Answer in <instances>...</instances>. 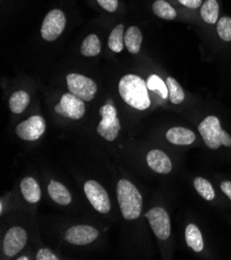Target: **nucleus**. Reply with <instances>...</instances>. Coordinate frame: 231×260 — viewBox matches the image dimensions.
<instances>
[{
	"instance_id": "1",
	"label": "nucleus",
	"mask_w": 231,
	"mask_h": 260,
	"mask_svg": "<svg viewBox=\"0 0 231 260\" xmlns=\"http://www.w3.org/2000/svg\"><path fill=\"white\" fill-rule=\"evenodd\" d=\"M147 89L146 82L142 78L133 74L123 76L118 84L121 99L127 105L138 110H145L150 106Z\"/></svg>"
},
{
	"instance_id": "2",
	"label": "nucleus",
	"mask_w": 231,
	"mask_h": 260,
	"mask_svg": "<svg viewBox=\"0 0 231 260\" xmlns=\"http://www.w3.org/2000/svg\"><path fill=\"white\" fill-rule=\"evenodd\" d=\"M117 200L125 220L137 219L142 210V196L130 180L120 179L117 184Z\"/></svg>"
},
{
	"instance_id": "3",
	"label": "nucleus",
	"mask_w": 231,
	"mask_h": 260,
	"mask_svg": "<svg viewBox=\"0 0 231 260\" xmlns=\"http://www.w3.org/2000/svg\"><path fill=\"white\" fill-rule=\"evenodd\" d=\"M199 133L210 148L218 149L221 145L231 147V137L221 126V122L216 116L205 117L198 125Z\"/></svg>"
},
{
	"instance_id": "4",
	"label": "nucleus",
	"mask_w": 231,
	"mask_h": 260,
	"mask_svg": "<svg viewBox=\"0 0 231 260\" xmlns=\"http://www.w3.org/2000/svg\"><path fill=\"white\" fill-rule=\"evenodd\" d=\"M102 120L96 126L97 134L107 141H114L120 131V121L117 118L116 109L111 104H106L100 109Z\"/></svg>"
},
{
	"instance_id": "5",
	"label": "nucleus",
	"mask_w": 231,
	"mask_h": 260,
	"mask_svg": "<svg viewBox=\"0 0 231 260\" xmlns=\"http://www.w3.org/2000/svg\"><path fill=\"white\" fill-rule=\"evenodd\" d=\"M67 83L70 92L79 96L83 101L89 102L93 100L97 91L95 82L81 74H69L67 76Z\"/></svg>"
},
{
	"instance_id": "6",
	"label": "nucleus",
	"mask_w": 231,
	"mask_h": 260,
	"mask_svg": "<svg viewBox=\"0 0 231 260\" xmlns=\"http://www.w3.org/2000/svg\"><path fill=\"white\" fill-rule=\"evenodd\" d=\"M65 23V16L60 10H53L48 13L44 19L41 28V35L43 39L48 42H52L58 39L64 30Z\"/></svg>"
},
{
	"instance_id": "7",
	"label": "nucleus",
	"mask_w": 231,
	"mask_h": 260,
	"mask_svg": "<svg viewBox=\"0 0 231 260\" xmlns=\"http://www.w3.org/2000/svg\"><path fill=\"white\" fill-rule=\"evenodd\" d=\"M84 192L93 209L101 214H108L111 210V202L106 190L97 181L88 180L84 185Z\"/></svg>"
},
{
	"instance_id": "8",
	"label": "nucleus",
	"mask_w": 231,
	"mask_h": 260,
	"mask_svg": "<svg viewBox=\"0 0 231 260\" xmlns=\"http://www.w3.org/2000/svg\"><path fill=\"white\" fill-rule=\"evenodd\" d=\"M55 112L71 119H80L85 114V104L82 99L73 93H64L58 105L55 106Z\"/></svg>"
},
{
	"instance_id": "9",
	"label": "nucleus",
	"mask_w": 231,
	"mask_h": 260,
	"mask_svg": "<svg viewBox=\"0 0 231 260\" xmlns=\"http://www.w3.org/2000/svg\"><path fill=\"white\" fill-rule=\"evenodd\" d=\"M46 131V121L40 115H34L20 122L16 127V134L25 141H36L40 139Z\"/></svg>"
},
{
	"instance_id": "10",
	"label": "nucleus",
	"mask_w": 231,
	"mask_h": 260,
	"mask_svg": "<svg viewBox=\"0 0 231 260\" xmlns=\"http://www.w3.org/2000/svg\"><path fill=\"white\" fill-rule=\"evenodd\" d=\"M145 217L147 218L149 225L159 240L165 241L169 238L171 233L170 219L167 212L162 207H155L149 210Z\"/></svg>"
},
{
	"instance_id": "11",
	"label": "nucleus",
	"mask_w": 231,
	"mask_h": 260,
	"mask_svg": "<svg viewBox=\"0 0 231 260\" xmlns=\"http://www.w3.org/2000/svg\"><path fill=\"white\" fill-rule=\"evenodd\" d=\"M27 233L23 228L15 226L10 228L4 240V252L8 257H14L26 245Z\"/></svg>"
},
{
	"instance_id": "12",
	"label": "nucleus",
	"mask_w": 231,
	"mask_h": 260,
	"mask_svg": "<svg viewBox=\"0 0 231 260\" xmlns=\"http://www.w3.org/2000/svg\"><path fill=\"white\" fill-rule=\"evenodd\" d=\"M98 237V231L88 225H77L69 228L65 232V241L73 245L84 246L94 242Z\"/></svg>"
},
{
	"instance_id": "13",
	"label": "nucleus",
	"mask_w": 231,
	"mask_h": 260,
	"mask_svg": "<svg viewBox=\"0 0 231 260\" xmlns=\"http://www.w3.org/2000/svg\"><path fill=\"white\" fill-rule=\"evenodd\" d=\"M147 165L158 173L167 174L172 169V163L168 155L160 150V149H152L146 155Z\"/></svg>"
},
{
	"instance_id": "14",
	"label": "nucleus",
	"mask_w": 231,
	"mask_h": 260,
	"mask_svg": "<svg viewBox=\"0 0 231 260\" xmlns=\"http://www.w3.org/2000/svg\"><path fill=\"white\" fill-rule=\"evenodd\" d=\"M166 138L169 142L175 145H190L195 141L196 136L194 132L189 128L174 126L166 133Z\"/></svg>"
},
{
	"instance_id": "15",
	"label": "nucleus",
	"mask_w": 231,
	"mask_h": 260,
	"mask_svg": "<svg viewBox=\"0 0 231 260\" xmlns=\"http://www.w3.org/2000/svg\"><path fill=\"white\" fill-rule=\"evenodd\" d=\"M20 189L24 199L29 203H37L40 201L42 192L38 181L34 177H25L20 184Z\"/></svg>"
},
{
	"instance_id": "16",
	"label": "nucleus",
	"mask_w": 231,
	"mask_h": 260,
	"mask_svg": "<svg viewBox=\"0 0 231 260\" xmlns=\"http://www.w3.org/2000/svg\"><path fill=\"white\" fill-rule=\"evenodd\" d=\"M48 193L50 197L52 198L57 204L68 205L72 201V196L70 191L58 181L51 180L48 186Z\"/></svg>"
},
{
	"instance_id": "17",
	"label": "nucleus",
	"mask_w": 231,
	"mask_h": 260,
	"mask_svg": "<svg viewBox=\"0 0 231 260\" xmlns=\"http://www.w3.org/2000/svg\"><path fill=\"white\" fill-rule=\"evenodd\" d=\"M124 44L127 51L132 54H137L142 44V34L136 26H131L124 34Z\"/></svg>"
},
{
	"instance_id": "18",
	"label": "nucleus",
	"mask_w": 231,
	"mask_h": 260,
	"mask_svg": "<svg viewBox=\"0 0 231 260\" xmlns=\"http://www.w3.org/2000/svg\"><path fill=\"white\" fill-rule=\"evenodd\" d=\"M186 242L187 245L195 252H201L204 248L202 235L195 224H189L186 227Z\"/></svg>"
},
{
	"instance_id": "19",
	"label": "nucleus",
	"mask_w": 231,
	"mask_h": 260,
	"mask_svg": "<svg viewBox=\"0 0 231 260\" xmlns=\"http://www.w3.org/2000/svg\"><path fill=\"white\" fill-rule=\"evenodd\" d=\"M29 102H30L29 94L23 90H19L12 94L10 99V108L13 113L20 114L26 109Z\"/></svg>"
},
{
	"instance_id": "20",
	"label": "nucleus",
	"mask_w": 231,
	"mask_h": 260,
	"mask_svg": "<svg viewBox=\"0 0 231 260\" xmlns=\"http://www.w3.org/2000/svg\"><path fill=\"white\" fill-rule=\"evenodd\" d=\"M101 48H102V45H101L100 39L97 38L96 35L91 34L84 39L81 45L80 51L82 55L86 57H93L100 54Z\"/></svg>"
},
{
	"instance_id": "21",
	"label": "nucleus",
	"mask_w": 231,
	"mask_h": 260,
	"mask_svg": "<svg viewBox=\"0 0 231 260\" xmlns=\"http://www.w3.org/2000/svg\"><path fill=\"white\" fill-rule=\"evenodd\" d=\"M201 18L209 24H215L219 17V4L217 0H207L200 10Z\"/></svg>"
},
{
	"instance_id": "22",
	"label": "nucleus",
	"mask_w": 231,
	"mask_h": 260,
	"mask_svg": "<svg viewBox=\"0 0 231 260\" xmlns=\"http://www.w3.org/2000/svg\"><path fill=\"white\" fill-rule=\"evenodd\" d=\"M194 188L205 200L211 201L216 197V193L212 184L203 177H196L194 179Z\"/></svg>"
},
{
	"instance_id": "23",
	"label": "nucleus",
	"mask_w": 231,
	"mask_h": 260,
	"mask_svg": "<svg viewBox=\"0 0 231 260\" xmlns=\"http://www.w3.org/2000/svg\"><path fill=\"white\" fill-rule=\"evenodd\" d=\"M123 25L118 24L116 27L111 31L109 39H108V46L113 51L118 53L123 49L124 44V34H123Z\"/></svg>"
},
{
	"instance_id": "24",
	"label": "nucleus",
	"mask_w": 231,
	"mask_h": 260,
	"mask_svg": "<svg viewBox=\"0 0 231 260\" xmlns=\"http://www.w3.org/2000/svg\"><path fill=\"white\" fill-rule=\"evenodd\" d=\"M152 12L157 17L165 20H173L176 17L175 10L164 0H157L153 3Z\"/></svg>"
},
{
	"instance_id": "25",
	"label": "nucleus",
	"mask_w": 231,
	"mask_h": 260,
	"mask_svg": "<svg viewBox=\"0 0 231 260\" xmlns=\"http://www.w3.org/2000/svg\"><path fill=\"white\" fill-rule=\"evenodd\" d=\"M166 84L169 91V98L172 104H181L185 100V92L182 86L172 77H168L166 79Z\"/></svg>"
},
{
	"instance_id": "26",
	"label": "nucleus",
	"mask_w": 231,
	"mask_h": 260,
	"mask_svg": "<svg viewBox=\"0 0 231 260\" xmlns=\"http://www.w3.org/2000/svg\"><path fill=\"white\" fill-rule=\"evenodd\" d=\"M147 88L151 91H158L160 96L164 100H166L169 95L168 87L166 82H164L161 78L157 75H151L148 77L147 82H146Z\"/></svg>"
},
{
	"instance_id": "27",
	"label": "nucleus",
	"mask_w": 231,
	"mask_h": 260,
	"mask_svg": "<svg viewBox=\"0 0 231 260\" xmlns=\"http://www.w3.org/2000/svg\"><path fill=\"white\" fill-rule=\"evenodd\" d=\"M217 31L219 37L223 41L230 42L231 41V18L229 17L221 18L217 24Z\"/></svg>"
},
{
	"instance_id": "28",
	"label": "nucleus",
	"mask_w": 231,
	"mask_h": 260,
	"mask_svg": "<svg viewBox=\"0 0 231 260\" xmlns=\"http://www.w3.org/2000/svg\"><path fill=\"white\" fill-rule=\"evenodd\" d=\"M97 4L107 12H115L118 7V0H97Z\"/></svg>"
},
{
	"instance_id": "29",
	"label": "nucleus",
	"mask_w": 231,
	"mask_h": 260,
	"mask_svg": "<svg viewBox=\"0 0 231 260\" xmlns=\"http://www.w3.org/2000/svg\"><path fill=\"white\" fill-rule=\"evenodd\" d=\"M38 260H57V256L48 249H41L37 254Z\"/></svg>"
},
{
	"instance_id": "30",
	"label": "nucleus",
	"mask_w": 231,
	"mask_h": 260,
	"mask_svg": "<svg viewBox=\"0 0 231 260\" xmlns=\"http://www.w3.org/2000/svg\"><path fill=\"white\" fill-rule=\"evenodd\" d=\"M178 2L189 9H198L202 5V0H178Z\"/></svg>"
},
{
	"instance_id": "31",
	"label": "nucleus",
	"mask_w": 231,
	"mask_h": 260,
	"mask_svg": "<svg viewBox=\"0 0 231 260\" xmlns=\"http://www.w3.org/2000/svg\"><path fill=\"white\" fill-rule=\"evenodd\" d=\"M221 190L231 200V181H229V180L222 181Z\"/></svg>"
},
{
	"instance_id": "32",
	"label": "nucleus",
	"mask_w": 231,
	"mask_h": 260,
	"mask_svg": "<svg viewBox=\"0 0 231 260\" xmlns=\"http://www.w3.org/2000/svg\"><path fill=\"white\" fill-rule=\"evenodd\" d=\"M4 213V201H0V214Z\"/></svg>"
},
{
	"instance_id": "33",
	"label": "nucleus",
	"mask_w": 231,
	"mask_h": 260,
	"mask_svg": "<svg viewBox=\"0 0 231 260\" xmlns=\"http://www.w3.org/2000/svg\"><path fill=\"white\" fill-rule=\"evenodd\" d=\"M27 259H29V258H28V257H26V256H22V257L18 258V260H27Z\"/></svg>"
}]
</instances>
